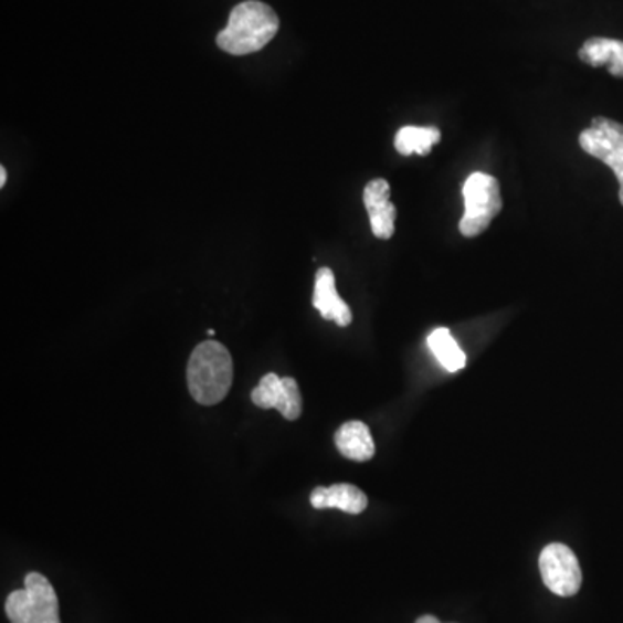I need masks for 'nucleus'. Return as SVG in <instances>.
Instances as JSON below:
<instances>
[{"label":"nucleus","mask_w":623,"mask_h":623,"mask_svg":"<svg viewBox=\"0 0 623 623\" xmlns=\"http://www.w3.org/2000/svg\"><path fill=\"white\" fill-rule=\"evenodd\" d=\"M440 139L442 134L436 127H402L395 136V149L402 156H411L412 152L426 156Z\"/></svg>","instance_id":"ddd939ff"},{"label":"nucleus","mask_w":623,"mask_h":623,"mask_svg":"<svg viewBox=\"0 0 623 623\" xmlns=\"http://www.w3.org/2000/svg\"><path fill=\"white\" fill-rule=\"evenodd\" d=\"M312 304L320 312L323 319L335 320L340 328H347L352 324V310L338 296L335 274L329 267L317 271Z\"/></svg>","instance_id":"1a4fd4ad"},{"label":"nucleus","mask_w":623,"mask_h":623,"mask_svg":"<svg viewBox=\"0 0 623 623\" xmlns=\"http://www.w3.org/2000/svg\"><path fill=\"white\" fill-rule=\"evenodd\" d=\"M6 613L11 623H61L56 591L36 571L24 577L23 589L8 595Z\"/></svg>","instance_id":"7ed1b4c3"},{"label":"nucleus","mask_w":623,"mask_h":623,"mask_svg":"<svg viewBox=\"0 0 623 623\" xmlns=\"http://www.w3.org/2000/svg\"><path fill=\"white\" fill-rule=\"evenodd\" d=\"M310 504L316 509H340L348 515H360L368 508V497L356 485L336 484L314 488Z\"/></svg>","instance_id":"9d476101"},{"label":"nucleus","mask_w":623,"mask_h":623,"mask_svg":"<svg viewBox=\"0 0 623 623\" xmlns=\"http://www.w3.org/2000/svg\"><path fill=\"white\" fill-rule=\"evenodd\" d=\"M335 444L341 456L359 463L371 460L376 452L374 440L368 424L362 421H348L340 426L335 435Z\"/></svg>","instance_id":"f8f14e48"},{"label":"nucleus","mask_w":623,"mask_h":623,"mask_svg":"<svg viewBox=\"0 0 623 623\" xmlns=\"http://www.w3.org/2000/svg\"><path fill=\"white\" fill-rule=\"evenodd\" d=\"M6 182H8V172H6V167H0V188H4Z\"/></svg>","instance_id":"dca6fc26"},{"label":"nucleus","mask_w":623,"mask_h":623,"mask_svg":"<svg viewBox=\"0 0 623 623\" xmlns=\"http://www.w3.org/2000/svg\"><path fill=\"white\" fill-rule=\"evenodd\" d=\"M252 402L260 409H276L288 421L298 420L302 415L300 387L289 376L265 374L258 387L253 388Z\"/></svg>","instance_id":"0eeeda50"},{"label":"nucleus","mask_w":623,"mask_h":623,"mask_svg":"<svg viewBox=\"0 0 623 623\" xmlns=\"http://www.w3.org/2000/svg\"><path fill=\"white\" fill-rule=\"evenodd\" d=\"M580 61L592 68H606L613 76L623 78V42L606 36H592L579 51Z\"/></svg>","instance_id":"9b49d317"},{"label":"nucleus","mask_w":623,"mask_h":623,"mask_svg":"<svg viewBox=\"0 0 623 623\" xmlns=\"http://www.w3.org/2000/svg\"><path fill=\"white\" fill-rule=\"evenodd\" d=\"M579 145L588 155L612 168L619 180V198L623 207V124L606 116H595L580 133Z\"/></svg>","instance_id":"39448f33"},{"label":"nucleus","mask_w":623,"mask_h":623,"mask_svg":"<svg viewBox=\"0 0 623 623\" xmlns=\"http://www.w3.org/2000/svg\"><path fill=\"white\" fill-rule=\"evenodd\" d=\"M279 18L271 6L246 0L232 9L228 27L217 35V45L232 56L262 51L276 36Z\"/></svg>","instance_id":"f257e3e1"},{"label":"nucleus","mask_w":623,"mask_h":623,"mask_svg":"<svg viewBox=\"0 0 623 623\" xmlns=\"http://www.w3.org/2000/svg\"><path fill=\"white\" fill-rule=\"evenodd\" d=\"M540 576L549 591L561 598H570L580 591L582 570L579 560L564 543H549L540 552Z\"/></svg>","instance_id":"423d86ee"},{"label":"nucleus","mask_w":623,"mask_h":623,"mask_svg":"<svg viewBox=\"0 0 623 623\" xmlns=\"http://www.w3.org/2000/svg\"><path fill=\"white\" fill-rule=\"evenodd\" d=\"M232 372L234 368L228 348L219 341H203L189 357V393L198 404H219L231 390Z\"/></svg>","instance_id":"f03ea898"},{"label":"nucleus","mask_w":623,"mask_h":623,"mask_svg":"<svg viewBox=\"0 0 623 623\" xmlns=\"http://www.w3.org/2000/svg\"><path fill=\"white\" fill-rule=\"evenodd\" d=\"M415 623H442V622H440V620L436 619V616L424 615L421 616V619L415 620Z\"/></svg>","instance_id":"2eb2a0df"},{"label":"nucleus","mask_w":623,"mask_h":623,"mask_svg":"<svg viewBox=\"0 0 623 623\" xmlns=\"http://www.w3.org/2000/svg\"><path fill=\"white\" fill-rule=\"evenodd\" d=\"M427 347L444 366L445 371L457 372L466 366V356L448 329H435L432 335L427 336Z\"/></svg>","instance_id":"4468645a"},{"label":"nucleus","mask_w":623,"mask_h":623,"mask_svg":"<svg viewBox=\"0 0 623 623\" xmlns=\"http://www.w3.org/2000/svg\"><path fill=\"white\" fill-rule=\"evenodd\" d=\"M392 189L384 179H374L363 189V207L371 220L372 234L378 240H390L395 232L397 208L390 201Z\"/></svg>","instance_id":"6e6552de"},{"label":"nucleus","mask_w":623,"mask_h":623,"mask_svg":"<svg viewBox=\"0 0 623 623\" xmlns=\"http://www.w3.org/2000/svg\"><path fill=\"white\" fill-rule=\"evenodd\" d=\"M463 194L464 215L460 232L464 237L479 236L503 210L499 180L484 172L472 173L464 182Z\"/></svg>","instance_id":"20e7f679"}]
</instances>
